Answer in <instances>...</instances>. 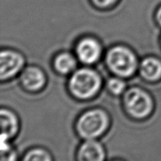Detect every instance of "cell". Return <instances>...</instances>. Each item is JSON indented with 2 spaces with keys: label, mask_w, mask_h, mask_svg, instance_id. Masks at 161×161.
<instances>
[{
  "label": "cell",
  "mask_w": 161,
  "mask_h": 161,
  "mask_svg": "<svg viewBox=\"0 0 161 161\" xmlns=\"http://www.w3.org/2000/svg\"><path fill=\"white\" fill-rule=\"evenodd\" d=\"M107 87L111 94L114 95H120L126 92L127 84L125 81L121 79V77H112L108 80Z\"/></svg>",
  "instance_id": "13"
},
{
  "label": "cell",
  "mask_w": 161,
  "mask_h": 161,
  "mask_svg": "<svg viewBox=\"0 0 161 161\" xmlns=\"http://www.w3.org/2000/svg\"><path fill=\"white\" fill-rule=\"evenodd\" d=\"M22 161H53V158L46 149L35 148L25 153Z\"/></svg>",
  "instance_id": "12"
},
{
  "label": "cell",
  "mask_w": 161,
  "mask_h": 161,
  "mask_svg": "<svg viewBox=\"0 0 161 161\" xmlns=\"http://www.w3.org/2000/svg\"><path fill=\"white\" fill-rule=\"evenodd\" d=\"M157 20L159 25L161 26V6L157 11Z\"/></svg>",
  "instance_id": "16"
},
{
  "label": "cell",
  "mask_w": 161,
  "mask_h": 161,
  "mask_svg": "<svg viewBox=\"0 0 161 161\" xmlns=\"http://www.w3.org/2000/svg\"><path fill=\"white\" fill-rule=\"evenodd\" d=\"M102 80L94 69L83 68L75 71L69 81L71 93L80 99H89L98 93Z\"/></svg>",
  "instance_id": "1"
},
{
  "label": "cell",
  "mask_w": 161,
  "mask_h": 161,
  "mask_svg": "<svg viewBox=\"0 0 161 161\" xmlns=\"http://www.w3.org/2000/svg\"><path fill=\"white\" fill-rule=\"evenodd\" d=\"M2 142H7L17 135L19 130V121L17 116L12 111L2 108L1 113Z\"/></svg>",
  "instance_id": "9"
},
{
  "label": "cell",
  "mask_w": 161,
  "mask_h": 161,
  "mask_svg": "<svg viewBox=\"0 0 161 161\" xmlns=\"http://www.w3.org/2000/svg\"><path fill=\"white\" fill-rule=\"evenodd\" d=\"M1 161H17V153L7 142H2Z\"/></svg>",
  "instance_id": "14"
},
{
  "label": "cell",
  "mask_w": 161,
  "mask_h": 161,
  "mask_svg": "<svg viewBox=\"0 0 161 161\" xmlns=\"http://www.w3.org/2000/svg\"><path fill=\"white\" fill-rule=\"evenodd\" d=\"M77 66L75 57L71 53L64 52L58 55L54 60V68L59 73L63 75L73 73Z\"/></svg>",
  "instance_id": "11"
},
{
  "label": "cell",
  "mask_w": 161,
  "mask_h": 161,
  "mask_svg": "<svg viewBox=\"0 0 161 161\" xmlns=\"http://www.w3.org/2000/svg\"><path fill=\"white\" fill-rule=\"evenodd\" d=\"M105 148L95 139L86 140L77 152L78 161H105Z\"/></svg>",
  "instance_id": "7"
},
{
  "label": "cell",
  "mask_w": 161,
  "mask_h": 161,
  "mask_svg": "<svg viewBox=\"0 0 161 161\" xmlns=\"http://www.w3.org/2000/svg\"><path fill=\"white\" fill-rule=\"evenodd\" d=\"M106 64L109 70L116 76L130 78L135 75L138 68L136 55L124 46L112 47L106 55Z\"/></svg>",
  "instance_id": "2"
},
{
  "label": "cell",
  "mask_w": 161,
  "mask_h": 161,
  "mask_svg": "<svg viewBox=\"0 0 161 161\" xmlns=\"http://www.w3.org/2000/svg\"><path fill=\"white\" fill-rule=\"evenodd\" d=\"M116 161H118V160H116Z\"/></svg>",
  "instance_id": "17"
},
{
  "label": "cell",
  "mask_w": 161,
  "mask_h": 161,
  "mask_svg": "<svg viewBox=\"0 0 161 161\" xmlns=\"http://www.w3.org/2000/svg\"><path fill=\"white\" fill-rule=\"evenodd\" d=\"M109 119L107 113L100 108L86 111L76 124L77 132L81 138L86 140L96 139L107 130Z\"/></svg>",
  "instance_id": "3"
},
{
  "label": "cell",
  "mask_w": 161,
  "mask_h": 161,
  "mask_svg": "<svg viewBox=\"0 0 161 161\" xmlns=\"http://www.w3.org/2000/svg\"><path fill=\"white\" fill-rule=\"evenodd\" d=\"M93 2L98 7L106 8L113 6L116 3V0H93Z\"/></svg>",
  "instance_id": "15"
},
{
  "label": "cell",
  "mask_w": 161,
  "mask_h": 161,
  "mask_svg": "<svg viewBox=\"0 0 161 161\" xmlns=\"http://www.w3.org/2000/svg\"><path fill=\"white\" fill-rule=\"evenodd\" d=\"M20 82L28 91H38L44 87L47 82L45 73L42 69L35 66H30L23 71Z\"/></svg>",
  "instance_id": "8"
},
{
  "label": "cell",
  "mask_w": 161,
  "mask_h": 161,
  "mask_svg": "<svg viewBox=\"0 0 161 161\" xmlns=\"http://www.w3.org/2000/svg\"><path fill=\"white\" fill-rule=\"evenodd\" d=\"M139 72L147 81H158L161 79V61L155 57H147L140 63Z\"/></svg>",
  "instance_id": "10"
},
{
  "label": "cell",
  "mask_w": 161,
  "mask_h": 161,
  "mask_svg": "<svg viewBox=\"0 0 161 161\" xmlns=\"http://www.w3.org/2000/svg\"><path fill=\"white\" fill-rule=\"evenodd\" d=\"M25 65L24 57L18 52L10 50H2L0 54V78L2 81L15 76Z\"/></svg>",
  "instance_id": "5"
},
{
  "label": "cell",
  "mask_w": 161,
  "mask_h": 161,
  "mask_svg": "<svg viewBox=\"0 0 161 161\" xmlns=\"http://www.w3.org/2000/svg\"><path fill=\"white\" fill-rule=\"evenodd\" d=\"M76 56L80 61L86 64H92L100 59L102 48L97 39L91 37L83 38L75 48Z\"/></svg>",
  "instance_id": "6"
},
{
  "label": "cell",
  "mask_w": 161,
  "mask_h": 161,
  "mask_svg": "<svg viewBox=\"0 0 161 161\" xmlns=\"http://www.w3.org/2000/svg\"><path fill=\"white\" fill-rule=\"evenodd\" d=\"M126 111L135 119H144L153 110V101L147 91L139 87H132L124 94Z\"/></svg>",
  "instance_id": "4"
}]
</instances>
